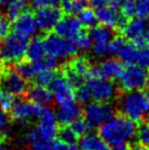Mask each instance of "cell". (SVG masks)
<instances>
[{"label": "cell", "instance_id": "obj_25", "mask_svg": "<svg viewBox=\"0 0 149 150\" xmlns=\"http://www.w3.org/2000/svg\"><path fill=\"white\" fill-rule=\"evenodd\" d=\"M138 50H139V48L137 46H135L129 41H126L123 47L121 48V50L117 53V56L122 63L126 64V65H135Z\"/></svg>", "mask_w": 149, "mask_h": 150}, {"label": "cell", "instance_id": "obj_24", "mask_svg": "<svg viewBox=\"0 0 149 150\" xmlns=\"http://www.w3.org/2000/svg\"><path fill=\"white\" fill-rule=\"evenodd\" d=\"M135 2L136 0H110L109 7L116 11L121 10V13H123L126 18L133 19L136 16Z\"/></svg>", "mask_w": 149, "mask_h": 150}, {"label": "cell", "instance_id": "obj_42", "mask_svg": "<svg viewBox=\"0 0 149 150\" xmlns=\"http://www.w3.org/2000/svg\"><path fill=\"white\" fill-rule=\"evenodd\" d=\"M58 4H60V0H33L32 7L38 10L45 7H57Z\"/></svg>", "mask_w": 149, "mask_h": 150}, {"label": "cell", "instance_id": "obj_21", "mask_svg": "<svg viewBox=\"0 0 149 150\" xmlns=\"http://www.w3.org/2000/svg\"><path fill=\"white\" fill-rule=\"evenodd\" d=\"M80 150H110V146L100 135L89 133L80 140Z\"/></svg>", "mask_w": 149, "mask_h": 150}, {"label": "cell", "instance_id": "obj_12", "mask_svg": "<svg viewBox=\"0 0 149 150\" xmlns=\"http://www.w3.org/2000/svg\"><path fill=\"white\" fill-rule=\"evenodd\" d=\"M50 90L54 94V99L58 104L65 103L67 101L74 100V89L72 88L68 80L62 75V70L59 69L56 78L50 86Z\"/></svg>", "mask_w": 149, "mask_h": 150}, {"label": "cell", "instance_id": "obj_14", "mask_svg": "<svg viewBox=\"0 0 149 150\" xmlns=\"http://www.w3.org/2000/svg\"><path fill=\"white\" fill-rule=\"evenodd\" d=\"M37 29L38 28H37L36 19H35L34 13L31 10L25 11L24 13H22L20 17L13 21V33L19 34V35L24 36L26 38L33 36L34 34L36 33Z\"/></svg>", "mask_w": 149, "mask_h": 150}, {"label": "cell", "instance_id": "obj_28", "mask_svg": "<svg viewBox=\"0 0 149 150\" xmlns=\"http://www.w3.org/2000/svg\"><path fill=\"white\" fill-rule=\"evenodd\" d=\"M28 10H30L28 0H17L16 2H13L11 6H9L7 8L6 17L8 18L10 21H14L22 13H24Z\"/></svg>", "mask_w": 149, "mask_h": 150}, {"label": "cell", "instance_id": "obj_11", "mask_svg": "<svg viewBox=\"0 0 149 150\" xmlns=\"http://www.w3.org/2000/svg\"><path fill=\"white\" fill-rule=\"evenodd\" d=\"M58 128V121L54 111L48 106L42 108V112L38 116L37 126L40 134L48 140H54L57 137Z\"/></svg>", "mask_w": 149, "mask_h": 150}, {"label": "cell", "instance_id": "obj_17", "mask_svg": "<svg viewBox=\"0 0 149 150\" xmlns=\"http://www.w3.org/2000/svg\"><path fill=\"white\" fill-rule=\"evenodd\" d=\"M25 98L32 101L40 106H47L54 100V94L47 87H43L40 84H31L26 91Z\"/></svg>", "mask_w": 149, "mask_h": 150}, {"label": "cell", "instance_id": "obj_29", "mask_svg": "<svg viewBox=\"0 0 149 150\" xmlns=\"http://www.w3.org/2000/svg\"><path fill=\"white\" fill-rule=\"evenodd\" d=\"M57 138L59 142L68 144V145H76L78 142V136L74 133L69 125L68 126H59L57 133Z\"/></svg>", "mask_w": 149, "mask_h": 150}, {"label": "cell", "instance_id": "obj_47", "mask_svg": "<svg viewBox=\"0 0 149 150\" xmlns=\"http://www.w3.org/2000/svg\"><path fill=\"white\" fill-rule=\"evenodd\" d=\"M113 150H131L129 149V147H127L126 145H124V146H120V147H115Z\"/></svg>", "mask_w": 149, "mask_h": 150}, {"label": "cell", "instance_id": "obj_6", "mask_svg": "<svg viewBox=\"0 0 149 150\" xmlns=\"http://www.w3.org/2000/svg\"><path fill=\"white\" fill-rule=\"evenodd\" d=\"M84 120L88 122L91 128L100 127L104 123L110 121L112 117L116 115L115 108L110 103L105 102H92L83 110Z\"/></svg>", "mask_w": 149, "mask_h": 150}, {"label": "cell", "instance_id": "obj_39", "mask_svg": "<svg viewBox=\"0 0 149 150\" xmlns=\"http://www.w3.org/2000/svg\"><path fill=\"white\" fill-rule=\"evenodd\" d=\"M137 66L141 67L144 69H149V47H144L139 48L138 55H137L136 64Z\"/></svg>", "mask_w": 149, "mask_h": 150}, {"label": "cell", "instance_id": "obj_23", "mask_svg": "<svg viewBox=\"0 0 149 150\" xmlns=\"http://www.w3.org/2000/svg\"><path fill=\"white\" fill-rule=\"evenodd\" d=\"M65 64L84 79L89 77V72H90L92 64L84 56H74Z\"/></svg>", "mask_w": 149, "mask_h": 150}, {"label": "cell", "instance_id": "obj_26", "mask_svg": "<svg viewBox=\"0 0 149 150\" xmlns=\"http://www.w3.org/2000/svg\"><path fill=\"white\" fill-rule=\"evenodd\" d=\"M14 68L26 81L34 80L36 78V76L38 75V72H40L35 63L31 62V60H28V59L26 60H21L18 64H16Z\"/></svg>", "mask_w": 149, "mask_h": 150}, {"label": "cell", "instance_id": "obj_19", "mask_svg": "<svg viewBox=\"0 0 149 150\" xmlns=\"http://www.w3.org/2000/svg\"><path fill=\"white\" fill-rule=\"evenodd\" d=\"M98 67H99L101 77L108 80L118 79L122 71L124 69L122 62L116 58L105 59L100 65H98Z\"/></svg>", "mask_w": 149, "mask_h": 150}, {"label": "cell", "instance_id": "obj_1", "mask_svg": "<svg viewBox=\"0 0 149 150\" xmlns=\"http://www.w3.org/2000/svg\"><path fill=\"white\" fill-rule=\"evenodd\" d=\"M137 134L136 123L122 114H116L99 127V135L109 146H124Z\"/></svg>", "mask_w": 149, "mask_h": 150}, {"label": "cell", "instance_id": "obj_49", "mask_svg": "<svg viewBox=\"0 0 149 150\" xmlns=\"http://www.w3.org/2000/svg\"><path fill=\"white\" fill-rule=\"evenodd\" d=\"M4 142H0V150H9V148H7V147H6V146L4 145Z\"/></svg>", "mask_w": 149, "mask_h": 150}, {"label": "cell", "instance_id": "obj_53", "mask_svg": "<svg viewBox=\"0 0 149 150\" xmlns=\"http://www.w3.org/2000/svg\"><path fill=\"white\" fill-rule=\"evenodd\" d=\"M21 150H26V149H21Z\"/></svg>", "mask_w": 149, "mask_h": 150}, {"label": "cell", "instance_id": "obj_10", "mask_svg": "<svg viewBox=\"0 0 149 150\" xmlns=\"http://www.w3.org/2000/svg\"><path fill=\"white\" fill-rule=\"evenodd\" d=\"M62 18V10L58 7H45L38 9L35 12L37 28L45 34L50 33L53 30H55Z\"/></svg>", "mask_w": 149, "mask_h": 150}, {"label": "cell", "instance_id": "obj_35", "mask_svg": "<svg viewBox=\"0 0 149 150\" xmlns=\"http://www.w3.org/2000/svg\"><path fill=\"white\" fill-rule=\"evenodd\" d=\"M137 137L139 142L149 149V121L139 123V126L137 127Z\"/></svg>", "mask_w": 149, "mask_h": 150}, {"label": "cell", "instance_id": "obj_38", "mask_svg": "<svg viewBox=\"0 0 149 150\" xmlns=\"http://www.w3.org/2000/svg\"><path fill=\"white\" fill-rule=\"evenodd\" d=\"M10 122H11L10 114H7V112L0 110V142H4V139L7 138V130Z\"/></svg>", "mask_w": 149, "mask_h": 150}, {"label": "cell", "instance_id": "obj_4", "mask_svg": "<svg viewBox=\"0 0 149 150\" xmlns=\"http://www.w3.org/2000/svg\"><path fill=\"white\" fill-rule=\"evenodd\" d=\"M148 72L137 65H126L118 78L122 91H140L147 86Z\"/></svg>", "mask_w": 149, "mask_h": 150}, {"label": "cell", "instance_id": "obj_36", "mask_svg": "<svg viewBox=\"0 0 149 150\" xmlns=\"http://www.w3.org/2000/svg\"><path fill=\"white\" fill-rule=\"evenodd\" d=\"M74 99L79 103H89L91 99H93L91 91L87 84H83V86L77 88L74 90Z\"/></svg>", "mask_w": 149, "mask_h": 150}, {"label": "cell", "instance_id": "obj_51", "mask_svg": "<svg viewBox=\"0 0 149 150\" xmlns=\"http://www.w3.org/2000/svg\"><path fill=\"white\" fill-rule=\"evenodd\" d=\"M146 87L148 88V92H149V72H148V80H147V86Z\"/></svg>", "mask_w": 149, "mask_h": 150}, {"label": "cell", "instance_id": "obj_18", "mask_svg": "<svg viewBox=\"0 0 149 150\" xmlns=\"http://www.w3.org/2000/svg\"><path fill=\"white\" fill-rule=\"evenodd\" d=\"M116 33L117 32L114 29L104 26L102 24L94 25L89 31L90 38H91L92 43L94 44V46H102L109 44L116 36Z\"/></svg>", "mask_w": 149, "mask_h": 150}, {"label": "cell", "instance_id": "obj_8", "mask_svg": "<svg viewBox=\"0 0 149 150\" xmlns=\"http://www.w3.org/2000/svg\"><path fill=\"white\" fill-rule=\"evenodd\" d=\"M87 86L91 91L92 98L96 102L109 103L116 96L120 94L115 84L111 80L105 78H89Z\"/></svg>", "mask_w": 149, "mask_h": 150}, {"label": "cell", "instance_id": "obj_33", "mask_svg": "<svg viewBox=\"0 0 149 150\" xmlns=\"http://www.w3.org/2000/svg\"><path fill=\"white\" fill-rule=\"evenodd\" d=\"M70 127L78 137H83V136L88 135L90 129H91L90 125L88 124V122L84 118H81V117L76 120L72 124H70Z\"/></svg>", "mask_w": 149, "mask_h": 150}, {"label": "cell", "instance_id": "obj_50", "mask_svg": "<svg viewBox=\"0 0 149 150\" xmlns=\"http://www.w3.org/2000/svg\"><path fill=\"white\" fill-rule=\"evenodd\" d=\"M147 98H148V114H147V118L145 121H149V92H147Z\"/></svg>", "mask_w": 149, "mask_h": 150}, {"label": "cell", "instance_id": "obj_43", "mask_svg": "<svg viewBox=\"0 0 149 150\" xmlns=\"http://www.w3.org/2000/svg\"><path fill=\"white\" fill-rule=\"evenodd\" d=\"M54 146L55 150H80V148L77 145H68V144L62 142L59 140L54 142Z\"/></svg>", "mask_w": 149, "mask_h": 150}, {"label": "cell", "instance_id": "obj_34", "mask_svg": "<svg viewBox=\"0 0 149 150\" xmlns=\"http://www.w3.org/2000/svg\"><path fill=\"white\" fill-rule=\"evenodd\" d=\"M14 102H16L14 96L0 88V110H2L4 112H10Z\"/></svg>", "mask_w": 149, "mask_h": 150}, {"label": "cell", "instance_id": "obj_40", "mask_svg": "<svg viewBox=\"0 0 149 150\" xmlns=\"http://www.w3.org/2000/svg\"><path fill=\"white\" fill-rule=\"evenodd\" d=\"M136 16L141 19L149 18V0H136Z\"/></svg>", "mask_w": 149, "mask_h": 150}, {"label": "cell", "instance_id": "obj_16", "mask_svg": "<svg viewBox=\"0 0 149 150\" xmlns=\"http://www.w3.org/2000/svg\"><path fill=\"white\" fill-rule=\"evenodd\" d=\"M147 29H148V25H147L146 19H141L138 17L133 18L128 21L121 35H123L127 41L132 42L133 44H136L143 38Z\"/></svg>", "mask_w": 149, "mask_h": 150}, {"label": "cell", "instance_id": "obj_32", "mask_svg": "<svg viewBox=\"0 0 149 150\" xmlns=\"http://www.w3.org/2000/svg\"><path fill=\"white\" fill-rule=\"evenodd\" d=\"M58 71L59 70H56V69H47V70L40 71L38 75L36 76V78H35L36 84H40L43 87H50L52 82L54 81V79L56 78Z\"/></svg>", "mask_w": 149, "mask_h": 150}, {"label": "cell", "instance_id": "obj_13", "mask_svg": "<svg viewBox=\"0 0 149 150\" xmlns=\"http://www.w3.org/2000/svg\"><path fill=\"white\" fill-rule=\"evenodd\" d=\"M83 114V110L79 102L74 100L67 101L65 103L58 104L56 117L60 126H68L72 124L76 120L81 117Z\"/></svg>", "mask_w": 149, "mask_h": 150}, {"label": "cell", "instance_id": "obj_27", "mask_svg": "<svg viewBox=\"0 0 149 150\" xmlns=\"http://www.w3.org/2000/svg\"><path fill=\"white\" fill-rule=\"evenodd\" d=\"M90 4V0H60V9L66 14L72 16L78 14L82 10L87 9Z\"/></svg>", "mask_w": 149, "mask_h": 150}, {"label": "cell", "instance_id": "obj_41", "mask_svg": "<svg viewBox=\"0 0 149 150\" xmlns=\"http://www.w3.org/2000/svg\"><path fill=\"white\" fill-rule=\"evenodd\" d=\"M11 32V23L7 17L0 19V40H4L10 35Z\"/></svg>", "mask_w": 149, "mask_h": 150}, {"label": "cell", "instance_id": "obj_3", "mask_svg": "<svg viewBox=\"0 0 149 150\" xmlns=\"http://www.w3.org/2000/svg\"><path fill=\"white\" fill-rule=\"evenodd\" d=\"M29 42V38L24 36H21L16 33L10 34L1 43L0 59L2 60V63L4 65L13 66L23 60L24 56H26Z\"/></svg>", "mask_w": 149, "mask_h": 150}, {"label": "cell", "instance_id": "obj_2", "mask_svg": "<svg viewBox=\"0 0 149 150\" xmlns=\"http://www.w3.org/2000/svg\"><path fill=\"white\" fill-rule=\"evenodd\" d=\"M117 106L122 115L135 123H141L147 118L148 98L141 91H122L118 94Z\"/></svg>", "mask_w": 149, "mask_h": 150}, {"label": "cell", "instance_id": "obj_20", "mask_svg": "<svg viewBox=\"0 0 149 150\" xmlns=\"http://www.w3.org/2000/svg\"><path fill=\"white\" fill-rule=\"evenodd\" d=\"M26 139L30 144L31 150H55L54 140H48L42 136L37 127L29 129Z\"/></svg>", "mask_w": 149, "mask_h": 150}, {"label": "cell", "instance_id": "obj_46", "mask_svg": "<svg viewBox=\"0 0 149 150\" xmlns=\"http://www.w3.org/2000/svg\"><path fill=\"white\" fill-rule=\"evenodd\" d=\"M17 0H0V8H8Z\"/></svg>", "mask_w": 149, "mask_h": 150}, {"label": "cell", "instance_id": "obj_22", "mask_svg": "<svg viewBox=\"0 0 149 150\" xmlns=\"http://www.w3.org/2000/svg\"><path fill=\"white\" fill-rule=\"evenodd\" d=\"M46 55L45 46L43 42V38L36 36L29 42L26 50V59L31 62H37Z\"/></svg>", "mask_w": 149, "mask_h": 150}, {"label": "cell", "instance_id": "obj_52", "mask_svg": "<svg viewBox=\"0 0 149 150\" xmlns=\"http://www.w3.org/2000/svg\"><path fill=\"white\" fill-rule=\"evenodd\" d=\"M0 52H1V43H0Z\"/></svg>", "mask_w": 149, "mask_h": 150}, {"label": "cell", "instance_id": "obj_45", "mask_svg": "<svg viewBox=\"0 0 149 150\" xmlns=\"http://www.w3.org/2000/svg\"><path fill=\"white\" fill-rule=\"evenodd\" d=\"M129 149L131 150H149L147 147L144 146L140 142H135V144H133L132 146L129 147Z\"/></svg>", "mask_w": 149, "mask_h": 150}, {"label": "cell", "instance_id": "obj_48", "mask_svg": "<svg viewBox=\"0 0 149 150\" xmlns=\"http://www.w3.org/2000/svg\"><path fill=\"white\" fill-rule=\"evenodd\" d=\"M4 64L2 63V60L0 59V78H1V75H2V72H4Z\"/></svg>", "mask_w": 149, "mask_h": 150}, {"label": "cell", "instance_id": "obj_9", "mask_svg": "<svg viewBox=\"0 0 149 150\" xmlns=\"http://www.w3.org/2000/svg\"><path fill=\"white\" fill-rule=\"evenodd\" d=\"M42 112V108L28 99H21L14 102L12 108L10 110V117L12 121L28 123L38 118Z\"/></svg>", "mask_w": 149, "mask_h": 150}, {"label": "cell", "instance_id": "obj_30", "mask_svg": "<svg viewBox=\"0 0 149 150\" xmlns=\"http://www.w3.org/2000/svg\"><path fill=\"white\" fill-rule=\"evenodd\" d=\"M70 42H72V44L76 46V48L78 50H89L92 46V40L90 38V34L84 30H82L74 40H71Z\"/></svg>", "mask_w": 149, "mask_h": 150}, {"label": "cell", "instance_id": "obj_5", "mask_svg": "<svg viewBox=\"0 0 149 150\" xmlns=\"http://www.w3.org/2000/svg\"><path fill=\"white\" fill-rule=\"evenodd\" d=\"M42 38L46 54L54 56L55 58H72L78 52L72 42L60 38L56 33H47Z\"/></svg>", "mask_w": 149, "mask_h": 150}, {"label": "cell", "instance_id": "obj_31", "mask_svg": "<svg viewBox=\"0 0 149 150\" xmlns=\"http://www.w3.org/2000/svg\"><path fill=\"white\" fill-rule=\"evenodd\" d=\"M79 22L81 23L82 26L84 28H89L91 29L92 26H94L95 23H96V16H95V12L92 10V9H84L81 12L78 13V18Z\"/></svg>", "mask_w": 149, "mask_h": 150}, {"label": "cell", "instance_id": "obj_44", "mask_svg": "<svg viewBox=\"0 0 149 150\" xmlns=\"http://www.w3.org/2000/svg\"><path fill=\"white\" fill-rule=\"evenodd\" d=\"M110 0H90V6L93 9H100L109 6Z\"/></svg>", "mask_w": 149, "mask_h": 150}, {"label": "cell", "instance_id": "obj_37", "mask_svg": "<svg viewBox=\"0 0 149 150\" xmlns=\"http://www.w3.org/2000/svg\"><path fill=\"white\" fill-rule=\"evenodd\" d=\"M34 63L40 71L47 70V69H55V67L57 66V58H55L54 56L46 54L43 58H41L37 62H34Z\"/></svg>", "mask_w": 149, "mask_h": 150}, {"label": "cell", "instance_id": "obj_7", "mask_svg": "<svg viewBox=\"0 0 149 150\" xmlns=\"http://www.w3.org/2000/svg\"><path fill=\"white\" fill-rule=\"evenodd\" d=\"M0 88L14 96H23L29 89L26 80L16 70L14 66L4 65V72L0 78Z\"/></svg>", "mask_w": 149, "mask_h": 150}, {"label": "cell", "instance_id": "obj_15", "mask_svg": "<svg viewBox=\"0 0 149 150\" xmlns=\"http://www.w3.org/2000/svg\"><path fill=\"white\" fill-rule=\"evenodd\" d=\"M82 31V25L77 18L66 14L62 16L55 28V32L60 38L71 41Z\"/></svg>", "mask_w": 149, "mask_h": 150}]
</instances>
